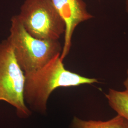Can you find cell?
I'll return each mask as SVG.
<instances>
[{
	"mask_svg": "<svg viewBox=\"0 0 128 128\" xmlns=\"http://www.w3.org/2000/svg\"><path fill=\"white\" fill-rule=\"evenodd\" d=\"M25 76L16 59L14 48L7 39L0 44V101L16 108L20 118H27L32 112L24 99Z\"/></svg>",
	"mask_w": 128,
	"mask_h": 128,
	"instance_id": "obj_4",
	"label": "cell"
},
{
	"mask_svg": "<svg viewBox=\"0 0 128 128\" xmlns=\"http://www.w3.org/2000/svg\"><path fill=\"white\" fill-rule=\"evenodd\" d=\"M127 9H128V0H127Z\"/></svg>",
	"mask_w": 128,
	"mask_h": 128,
	"instance_id": "obj_9",
	"label": "cell"
},
{
	"mask_svg": "<svg viewBox=\"0 0 128 128\" xmlns=\"http://www.w3.org/2000/svg\"><path fill=\"white\" fill-rule=\"evenodd\" d=\"M24 74L25 102L32 110L42 114H46L48 99L56 89L98 82L96 78L84 77L66 69L60 55L40 68Z\"/></svg>",
	"mask_w": 128,
	"mask_h": 128,
	"instance_id": "obj_1",
	"label": "cell"
},
{
	"mask_svg": "<svg viewBox=\"0 0 128 128\" xmlns=\"http://www.w3.org/2000/svg\"><path fill=\"white\" fill-rule=\"evenodd\" d=\"M17 16L26 32L38 39L58 40L65 32L64 22L51 0H25Z\"/></svg>",
	"mask_w": 128,
	"mask_h": 128,
	"instance_id": "obj_3",
	"label": "cell"
},
{
	"mask_svg": "<svg viewBox=\"0 0 128 128\" xmlns=\"http://www.w3.org/2000/svg\"><path fill=\"white\" fill-rule=\"evenodd\" d=\"M55 8L63 19L66 25L64 40L60 59L68 54L72 45V37L75 28L81 22L92 18L87 12L83 0H51Z\"/></svg>",
	"mask_w": 128,
	"mask_h": 128,
	"instance_id": "obj_5",
	"label": "cell"
},
{
	"mask_svg": "<svg viewBox=\"0 0 128 128\" xmlns=\"http://www.w3.org/2000/svg\"><path fill=\"white\" fill-rule=\"evenodd\" d=\"M127 77L126 79V80L124 81V86L126 88V90L128 92V69L127 71Z\"/></svg>",
	"mask_w": 128,
	"mask_h": 128,
	"instance_id": "obj_8",
	"label": "cell"
},
{
	"mask_svg": "<svg viewBox=\"0 0 128 128\" xmlns=\"http://www.w3.org/2000/svg\"><path fill=\"white\" fill-rule=\"evenodd\" d=\"M69 128H128V122L118 114L106 121L84 120L74 116Z\"/></svg>",
	"mask_w": 128,
	"mask_h": 128,
	"instance_id": "obj_6",
	"label": "cell"
},
{
	"mask_svg": "<svg viewBox=\"0 0 128 128\" xmlns=\"http://www.w3.org/2000/svg\"><path fill=\"white\" fill-rule=\"evenodd\" d=\"M11 22L7 40L24 74L40 68L61 54L63 48L58 40H43L32 37L26 32L17 15L13 16Z\"/></svg>",
	"mask_w": 128,
	"mask_h": 128,
	"instance_id": "obj_2",
	"label": "cell"
},
{
	"mask_svg": "<svg viewBox=\"0 0 128 128\" xmlns=\"http://www.w3.org/2000/svg\"><path fill=\"white\" fill-rule=\"evenodd\" d=\"M105 96L111 108L128 122V92L110 89Z\"/></svg>",
	"mask_w": 128,
	"mask_h": 128,
	"instance_id": "obj_7",
	"label": "cell"
}]
</instances>
